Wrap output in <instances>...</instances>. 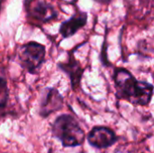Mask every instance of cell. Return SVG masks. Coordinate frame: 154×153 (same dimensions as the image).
Segmentation results:
<instances>
[{
    "label": "cell",
    "instance_id": "cell-1",
    "mask_svg": "<svg viewBox=\"0 0 154 153\" xmlns=\"http://www.w3.org/2000/svg\"><path fill=\"white\" fill-rule=\"evenodd\" d=\"M114 83L116 94L119 99L134 105L146 106L153 96L154 87L147 81L137 80L132 73L123 68L115 69Z\"/></svg>",
    "mask_w": 154,
    "mask_h": 153
},
{
    "label": "cell",
    "instance_id": "cell-5",
    "mask_svg": "<svg viewBox=\"0 0 154 153\" xmlns=\"http://www.w3.org/2000/svg\"><path fill=\"white\" fill-rule=\"evenodd\" d=\"M118 141L116 133L106 126H95L88 134V143L97 149H106Z\"/></svg>",
    "mask_w": 154,
    "mask_h": 153
},
{
    "label": "cell",
    "instance_id": "cell-3",
    "mask_svg": "<svg viewBox=\"0 0 154 153\" xmlns=\"http://www.w3.org/2000/svg\"><path fill=\"white\" fill-rule=\"evenodd\" d=\"M45 53L46 50L44 45L35 41H30L21 46L19 59L22 66L28 72L35 74L44 61Z\"/></svg>",
    "mask_w": 154,
    "mask_h": 153
},
{
    "label": "cell",
    "instance_id": "cell-6",
    "mask_svg": "<svg viewBox=\"0 0 154 153\" xmlns=\"http://www.w3.org/2000/svg\"><path fill=\"white\" fill-rule=\"evenodd\" d=\"M88 23V14L85 12H80L69 20L64 21L60 27V33L63 38H69L73 36L79 30L83 28Z\"/></svg>",
    "mask_w": 154,
    "mask_h": 153
},
{
    "label": "cell",
    "instance_id": "cell-9",
    "mask_svg": "<svg viewBox=\"0 0 154 153\" xmlns=\"http://www.w3.org/2000/svg\"><path fill=\"white\" fill-rule=\"evenodd\" d=\"M8 99V87L6 81L0 78V108L6 105Z\"/></svg>",
    "mask_w": 154,
    "mask_h": 153
},
{
    "label": "cell",
    "instance_id": "cell-8",
    "mask_svg": "<svg viewBox=\"0 0 154 153\" xmlns=\"http://www.w3.org/2000/svg\"><path fill=\"white\" fill-rule=\"evenodd\" d=\"M32 15L35 19L46 23L57 18L58 12L51 4L44 0H39L32 7Z\"/></svg>",
    "mask_w": 154,
    "mask_h": 153
},
{
    "label": "cell",
    "instance_id": "cell-10",
    "mask_svg": "<svg viewBox=\"0 0 154 153\" xmlns=\"http://www.w3.org/2000/svg\"><path fill=\"white\" fill-rule=\"evenodd\" d=\"M94 1L97 3L102 4V5H106V4H109L112 0H94Z\"/></svg>",
    "mask_w": 154,
    "mask_h": 153
},
{
    "label": "cell",
    "instance_id": "cell-2",
    "mask_svg": "<svg viewBox=\"0 0 154 153\" xmlns=\"http://www.w3.org/2000/svg\"><path fill=\"white\" fill-rule=\"evenodd\" d=\"M52 134L64 147H77L84 143L85 132L77 120L69 115L58 116L52 124Z\"/></svg>",
    "mask_w": 154,
    "mask_h": 153
},
{
    "label": "cell",
    "instance_id": "cell-4",
    "mask_svg": "<svg viewBox=\"0 0 154 153\" xmlns=\"http://www.w3.org/2000/svg\"><path fill=\"white\" fill-rule=\"evenodd\" d=\"M63 97L54 87H47L43 90L40 102L39 115L46 118L54 112L60 110L63 106Z\"/></svg>",
    "mask_w": 154,
    "mask_h": 153
},
{
    "label": "cell",
    "instance_id": "cell-7",
    "mask_svg": "<svg viewBox=\"0 0 154 153\" xmlns=\"http://www.w3.org/2000/svg\"><path fill=\"white\" fill-rule=\"evenodd\" d=\"M58 67L69 77L72 88L75 90L79 86L81 78L83 76V72H84V69H82L79 61L76 60L73 56H70L68 62L59 63Z\"/></svg>",
    "mask_w": 154,
    "mask_h": 153
}]
</instances>
